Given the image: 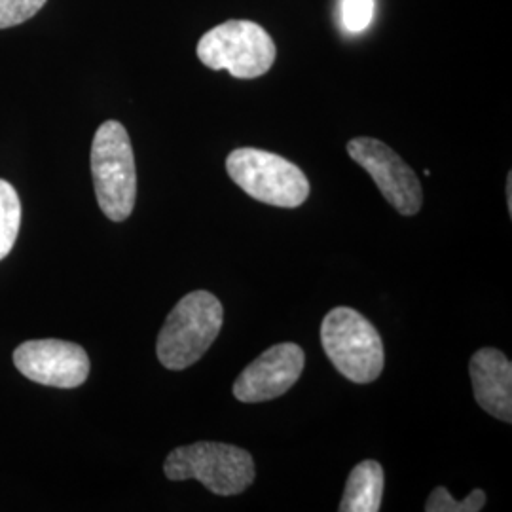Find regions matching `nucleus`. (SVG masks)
Here are the masks:
<instances>
[{
  "instance_id": "nucleus-1",
  "label": "nucleus",
  "mask_w": 512,
  "mask_h": 512,
  "mask_svg": "<svg viewBox=\"0 0 512 512\" xmlns=\"http://www.w3.org/2000/svg\"><path fill=\"white\" fill-rule=\"evenodd\" d=\"M222 304L215 294L194 291L167 315L156 353L169 370H184L198 363L222 329Z\"/></svg>"
},
{
  "instance_id": "nucleus-2",
  "label": "nucleus",
  "mask_w": 512,
  "mask_h": 512,
  "mask_svg": "<svg viewBox=\"0 0 512 512\" xmlns=\"http://www.w3.org/2000/svg\"><path fill=\"white\" fill-rule=\"evenodd\" d=\"M321 344L330 363L353 384H370L384 370L382 336L353 308L340 306L327 313L321 325Z\"/></svg>"
},
{
  "instance_id": "nucleus-3",
  "label": "nucleus",
  "mask_w": 512,
  "mask_h": 512,
  "mask_svg": "<svg viewBox=\"0 0 512 512\" xmlns=\"http://www.w3.org/2000/svg\"><path fill=\"white\" fill-rule=\"evenodd\" d=\"M92 175L101 211L114 222L128 219L137 198V169L128 131L116 120L95 131Z\"/></svg>"
},
{
  "instance_id": "nucleus-4",
  "label": "nucleus",
  "mask_w": 512,
  "mask_h": 512,
  "mask_svg": "<svg viewBox=\"0 0 512 512\" xmlns=\"http://www.w3.org/2000/svg\"><path fill=\"white\" fill-rule=\"evenodd\" d=\"M169 480H198L217 495H238L255 482L253 456L234 444L196 442L175 448L164 463Z\"/></svg>"
},
{
  "instance_id": "nucleus-5",
  "label": "nucleus",
  "mask_w": 512,
  "mask_h": 512,
  "mask_svg": "<svg viewBox=\"0 0 512 512\" xmlns=\"http://www.w3.org/2000/svg\"><path fill=\"white\" fill-rule=\"evenodd\" d=\"M274 38L249 19H230L207 31L198 42V57L213 71H228L239 80L268 73L275 63Z\"/></svg>"
},
{
  "instance_id": "nucleus-6",
  "label": "nucleus",
  "mask_w": 512,
  "mask_h": 512,
  "mask_svg": "<svg viewBox=\"0 0 512 512\" xmlns=\"http://www.w3.org/2000/svg\"><path fill=\"white\" fill-rule=\"evenodd\" d=\"M226 171L256 202L293 209L310 196V181L304 171L268 150L236 148L226 158Z\"/></svg>"
},
{
  "instance_id": "nucleus-7",
  "label": "nucleus",
  "mask_w": 512,
  "mask_h": 512,
  "mask_svg": "<svg viewBox=\"0 0 512 512\" xmlns=\"http://www.w3.org/2000/svg\"><path fill=\"white\" fill-rule=\"evenodd\" d=\"M348 152L401 215L412 217L420 211L423 203L420 179L393 148L372 137H357L349 141Z\"/></svg>"
},
{
  "instance_id": "nucleus-8",
  "label": "nucleus",
  "mask_w": 512,
  "mask_h": 512,
  "mask_svg": "<svg viewBox=\"0 0 512 512\" xmlns=\"http://www.w3.org/2000/svg\"><path fill=\"white\" fill-rule=\"evenodd\" d=\"M19 372L37 384L73 389L90 376V359L84 348L65 340H31L14 351Z\"/></svg>"
},
{
  "instance_id": "nucleus-9",
  "label": "nucleus",
  "mask_w": 512,
  "mask_h": 512,
  "mask_svg": "<svg viewBox=\"0 0 512 512\" xmlns=\"http://www.w3.org/2000/svg\"><path fill=\"white\" fill-rule=\"evenodd\" d=\"M306 365L304 349L293 342L266 349L247 366L234 384V397L241 403H264L285 395Z\"/></svg>"
},
{
  "instance_id": "nucleus-10",
  "label": "nucleus",
  "mask_w": 512,
  "mask_h": 512,
  "mask_svg": "<svg viewBox=\"0 0 512 512\" xmlns=\"http://www.w3.org/2000/svg\"><path fill=\"white\" fill-rule=\"evenodd\" d=\"M476 403L497 420L512 421V365L499 349H478L471 357Z\"/></svg>"
},
{
  "instance_id": "nucleus-11",
  "label": "nucleus",
  "mask_w": 512,
  "mask_h": 512,
  "mask_svg": "<svg viewBox=\"0 0 512 512\" xmlns=\"http://www.w3.org/2000/svg\"><path fill=\"white\" fill-rule=\"evenodd\" d=\"M384 469L378 461L365 459L349 473L346 492L340 501L342 512H378L384 497Z\"/></svg>"
},
{
  "instance_id": "nucleus-12",
  "label": "nucleus",
  "mask_w": 512,
  "mask_h": 512,
  "mask_svg": "<svg viewBox=\"0 0 512 512\" xmlns=\"http://www.w3.org/2000/svg\"><path fill=\"white\" fill-rule=\"evenodd\" d=\"M21 203L16 188L0 179V260L10 255L18 239Z\"/></svg>"
},
{
  "instance_id": "nucleus-13",
  "label": "nucleus",
  "mask_w": 512,
  "mask_h": 512,
  "mask_svg": "<svg viewBox=\"0 0 512 512\" xmlns=\"http://www.w3.org/2000/svg\"><path fill=\"white\" fill-rule=\"evenodd\" d=\"M486 505V494L482 490H473L463 501H456L446 488H437L429 495L425 511L427 512H478Z\"/></svg>"
},
{
  "instance_id": "nucleus-14",
  "label": "nucleus",
  "mask_w": 512,
  "mask_h": 512,
  "mask_svg": "<svg viewBox=\"0 0 512 512\" xmlns=\"http://www.w3.org/2000/svg\"><path fill=\"white\" fill-rule=\"evenodd\" d=\"M46 0H0V29L19 25L37 16Z\"/></svg>"
},
{
  "instance_id": "nucleus-15",
  "label": "nucleus",
  "mask_w": 512,
  "mask_h": 512,
  "mask_svg": "<svg viewBox=\"0 0 512 512\" xmlns=\"http://www.w3.org/2000/svg\"><path fill=\"white\" fill-rule=\"evenodd\" d=\"M342 23L349 33H361L374 16V0H342Z\"/></svg>"
},
{
  "instance_id": "nucleus-16",
  "label": "nucleus",
  "mask_w": 512,
  "mask_h": 512,
  "mask_svg": "<svg viewBox=\"0 0 512 512\" xmlns=\"http://www.w3.org/2000/svg\"><path fill=\"white\" fill-rule=\"evenodd\" d=\"M507 205H509V211L512 213V175L509 173V179H507Z\"/></svg>"
}]
</instances>
